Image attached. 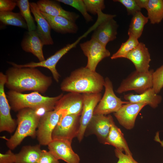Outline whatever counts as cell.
I'll return each mask as SVG.
<instances>
[{"instance_id":"cell-5","label":"cell","mask_w":163,"mask_h":163,"mask_svg":"<svg viewBox=\"0 0 163 163\" xmlns=\"http://www.w3.org/2000/svg\"><path fill=\"white\" fill-rule=\"evenodd\" d=\"M153 69L147 72H141L135 70L123 79L116 91L121 94L129 91H133L138 94H142L152 88V74Z\"/></svg>"},{"instance_id":"cell-27","label":"cell","mask_w":163,"mask_h":163,"mask_svg":"<svg viewBox=\"0 0 163 163\" xmlns=\"http://www.w3.org/2000/svg\"><path fill=\"white\" fill-rule=\"evenodd\" d=\"M146 9L151 24H158L163 20V0H149Z\"/></svg>"},{"instance_id":"cell-37","label":"cell","mask_w":163,"mask_h":163,"mask_svg":"<svg viewBox=\"0 0 163 163\" xmlns=\"http://www.w3.org/2000/svg\"><path fill=\"white\" fill-rule=\"evenodd\" d=\"M16 6V0H0V12L11 11Z\"/></svg>"},{"instance_id":"cell-16","label":"cell","mask_w":163,"mask_h":163,"mask_svg":"<svg viewBox=\"0 0 163 163\" xmlns=\"http://www.w3.org/2000/svg\"><path fill=\"white\" fill-rule=\"evenodd\" d=\"M147 105L143 103L129 102L123 105L114 115L120 124L126 129L130 130L135 126L139 113Z\"/></svg>"},{"instance_id":"cell-40","label":"cell","mask_w":163,"mask_h":163,"mask_svg":"<svg viewBox=\"0 0 163 163\" xmlns=\"http://www.w3.org/2000/svg\"><path fill=\"white\" fill-rule=\"evenodd\" d=\"M154 140L157 142L159 143L161 146L163 148V140H161L159 137V133L157 132L156 133L155 136V137Z\"/></svg>"},{"instance_id":"cell-10","label":"cell","mask_w":163,"mask_h":163,"mask_svg":"<svg viewBox=\"0 0 163 163\" xmlns=\"http://www.w3.org/2000/svg\"><path fill=\"white\" fill-rule=\"evenodd\" d=\"M80 46L84 55L87 57V63L85 67L92 71H96L98 63L110 55L106 46L93 38L80 43Z\"/></svg>"},{"instance_id":"cell-28","label":"cell","mask_w":163,"mask_h":163,"mask_svg":"<svg viewBox=\"0 0 163 163\" xmlns=\"http://www.w3.org/2000/svg\"><path fill=\"white\" fill-rule=\"evenodd\" d=\"M0 21L3 25L27 29L26 23L20 13L0 12Z\"/></svg>"},{"instance_id":"cell-33","label":"cell","mask_w":163,"mask_h":163,"mask_svg":"<svg viewBox=\"0 0 163 163\" xmlns=\"http://www.w3.org/2000/svg\"><path fill=\"white\" fill-rule=\"evenodd\" d=\"M88 12L94 14H97L105 8L103 0H83Z\"/></svg>"},{"instance_id":"cell-29","label":"cell","mask_w":163,"mask_h":163,"mask_svg":"<svg viewBox=\"0 0 163 163\" xmlns=\"http://www.w3.org/2000/svg\"><path fill=\"white\" fill-rule=\"evenodd\" d=\"M17 6L20 11V13L25 20L28 31L35 30L37 27L34 20L31 14L30 3L28 0H17Z\"/></svg>"},{"instance_id":"cell-15","label":"cell","mask_w":163,"mask_h":163,"mask_svg":"<svg viewBox=\"0 0 163 163\" xmlns=\"http://www.w3.org/2000/svg\"><path fill=\"white\" fill-rule=\"evenodd\" d=\"M71 143L63 139H53L48 145V148L58 160H62L67 163H79L80 157L73 151Z\"/></svg>"},{"instance_id":"cell-6","label":"cell","mask_w":163,"mask_h":163,"mask_svg":"<svg viewBox=\"0 0 163 163\" xmlns=\"http://www.w3.org/2000/svg\"><path fill=\"white\" fill-rule=\"evenodd\" d=\"M97 15L98 22L91 38L106 46L109 42L117 37L118 25L113 19L116 15L105 14L102 12Z\"/></svg>"},{"instance_id":"cell-14","label":"cell","mask_w":163,"mask_h":163,"mask_svg":"<svg viewBox=\"0 0 163 163\" xmlns=\"http://www.w3.org/2000/svg\"><path fill=\"white\" fill-rule=\"evenodd\" d=\"M83 104L82 94L69 92L63 95L57 103L54 110L63 117L69 114L80 116Z\"/></svg>"},{"instance_id":"cell-25","label":"cell","mask_w":163,"mask_h":163,"mask_svg":"<svg viewBox=\"0 0 163 163\" xmlns=\"http://www.w3.org/2000/svg\"><path fill=\"white\" fill-rule=\"evenodd\" d=\"M42 150L40 144L24 146L18 153L15 154V163H37Z\"/></svg>"},{"instance_id":"cell-17","label":"cell","mask_w":163,"mask_h":163,"mask_svg":"<svg viewBox=\"0 0 163 163\" xmlns=\"http://www.w3.org/2000/svg\"><path fill=\"white\" fill-rule=\"evenodd\" d=\"M126 58L132 62L137 72H146L150 70V54L148 48L143 43H139L135 48L129 53Z\"/></svg>"},{"instance_id":"cell-11","label":"cell","mask_w":163,"mask_h":163,"mask_svg":"<svg viewBox=\"0 0 163 163\" xmlns=\"http://www.w3.org/2000/svg\"><path fill=\"white\" fill-rule=\"evenodd\" d=\"M6 80L5 75L0 72V132L11 133L16 129L17 122L10 114L11 109L4 87Z\"/></svg>"},{"instance_id":"cell-38","label":"cell","mask_w":163,"mask_h":163,"mask_svg":"<svg viewBox=\"0 0 163 163\" xmlns=\"http://www.w3.org/2000/svg\"><path fill=\"white\" fill-rule=\"evenodd\" d=\"M15 154L11 150H8L5 153H0V163H15Z\"/></svg>"},{"instance_id":"cell-20","label":"cell","mask_w":163,"mask_h":163,"mask_svg":"<svg viewBox=\"0 0 163 163\" xmlns=\"http://www.w3.org/2000/svg\"><path fill=\"white\" fill-rule=\"evenodd\" d=\"M43 46L36 30L28 31L21 43L23 50L26 52L32 53L38 58L40 62L45 60L43 53Z\"/></svg>"},{"instance_id":"cell-23","label":"cell","mask_w":163,"mask_h":163,"mask_svg":"<svg viewBox=\"0 0 163 163\" xmlns=\"http://www.w3.org/2000/svg\"><path fill=\"white\" fill-rule=\"evenodd\" d=\"M104 144L111 145L127 155H132L123 133L115 124L113 118L111 120V127Z\"/></svg>"},{"instance_id":"cell-4","label":"cell","mask_w":163,"mask_h":163,"mask_svg":"<svg viewBox=\"0 0 163 163\" xmlns=\"http://www.w3.org/2000/svg\"><path fill=\"white\" fill-rule=\"evenodd\" d=\"M17 115V127L13 135L6 140L7 147L13 150L27 136L33 138L37 136V129L40 118L36 111L30 108H24L18 111Z\"/></svg>"},{"instance_id":"cell-7","label":"cell","mask_w":163,"mask_h":163,"mask_svg":"<svg viewBox=\"0 0 163 163\" xmlns=\"http://www.w3.org/2000/svg\"><path fill=\"white\" fill-rule=\"evenodd\" d=\"M104 94L96 106L94 115H109L117 112L124 104L129 102L123 101L115 94L112 82L107 77L105 79Z\"/></svg>"},{"instance_id":"cell-31","label":"cell","mask_w":163,"mask_h":163,"mask_svg":"<svg viewBox=\"0 0 163 163\" xmlns=\"http://www.w3.org/2000/svg\"><path fill=\"white\" fill-rule=\"evenodd\" d=\"M57 1L72 7L79 11L85 21L88 22L92 21V17L86 10L83 0H57Z\"/></svg>"},{"instance_id":"cell-2","label":"cell","mask_w":163,"mask_h":163,"mask_svg":"<svg viewBox=\"0 0 163 163\" xmlns=\"http://www.w3.org/2000/svg\"><path fill=\"white\" fill-rule=\"evenodd\" d=\"M105 79L96 71L82 67L72 71L62 81L60 89L63 91L81 94L101 93Z\"/></svg>"},{"instance_id":"cell-35","label":"cell","mask_w":163,"mask_h":163,"mask_svg":"<svg viewBox=\"0 0 163 163\" xmlns=\"http://www.w3.org/2000/svg\"><path fill=\"white\" fill-rule=\"evenodd\" d=\"M37 163H59V162L49 151L42 150L40 156Z\"/></svg>"},{"instance_id":"cell-22","label":"cell","mask_w":163,"mask_h":163,"mask_svg":"<svg viewBox=\"0 0 163 163\" xmlns=\"http://www.w3.org/2000/svg\"><path fill=\"white\" fill-rule=\"evenodd\" d=\"M49 23L51 29L56 32L62 34H75L77 33L78 28L75 22L60 16H52L40 11Z\"/></svg>"},{"instance_id":"cell-30","label":"cell","mask_w":163,"mask_h":163,"mask_svg":"<svg viewBox=\"0 0 163 163\" xmlns=\"http://www.w3.org/2000/svg\"><path fill=\"white\" fill-rule=\"evenodd\" d=\"M128 39L125 42L122 43L117 51L111 56L112 59L119 58H126L127 54L135 48L139 44L138 39L129 36Z\"/></svg>"},{"instance_id":"cell-21","label":"cell","mask_w":163,"mask_h":163,"mask_svg":"<svg viewBox=\"0 0 163 163\" xmlns=\"http://www.w3.org/2000/svg\"><path fill=\"white\" fill-rule=\"evenodd\" d=\"M57 2L50 0H40L37 4L42 12L52 16H62L75 22L79 15L75 13L64 9Z\"/></svg>"},{"instance_id":"cell-19","label":"cell","mask_w":163,"mask_h":163,"mask_svg":"<svg viewBox=\"0 0 163 163\" xmlns=\"http://www.w3.org/2000/svg\"><path fill=\"white\" fill-rule=\"evenodd\" d=\"M112 116L103 115H94L87 129L96 135L100 142L104 144L111 127Z\"/></svg>"},{"instance_id":"cell-9","label":"cell","mask_w":163,"mask_h":163,"mask_svg":"<svg viewBox=\"0 0 163 163\" xmlns=\"http://www.w3.org/2000/svg\"><path fill=\"white\" fill-rule=\"evenodd\" d=\"M80 116L69 114L60 118L54 128L52 135V140L60 139L72 142L77 137L80 126Z\"/></svg>"},{"instance_id":"cell-34","label":"cell","mask_w":163,"mask_h":163,"mask_svg":"<svg viewBox=\"0 0 163 163\" xmlns=\"http://www.w3.org/2000/svg\"><path fill=\"white\" fill-rule=\"evenodd\" d=\"M114 2H119L126 8L128 15L133 16L136 13L140 11L141 9L138 5L136 0H116Z\"/></svg>"},{"instance_id":"cell-13","label":"cell","mask_w":163,"mask_h":163,"mask_svg":"<svg viewBox=\"0 0 163 163\" xmlns=\"http://www.w3.org/2000/svg\"><path fill=\"white\" fill-rule=\"evenodd\" d=\"M60 117V114L55 110L46 112L41 116L36 133V136L39 144L48 145L52 141L53 132Z\"/></svg>"},{"instance_id":"cell-36","label":"cell","mask_w":163,"mask_h":163,"mask_svg":"<svg viewBox=\"0 0 163 163\" xmlns=\"http://www.w3.org/2000/svg\"><path fill=\"white\" fill-rule=\"evenodd\" d=\"M114 152L118 159L117 163H139L133 158L132 155L124 154L122 152L116 149Z\"/></svg>"},{"instance_id":"cell-39","label":"cell","mask_w":163,"mask_h":163,"mask_svg":"<svg viewBox=\"0 0 163 163\" xmlns=\"http://www.w3.org/2000/svg\"><path fill=\"white\" fill-rule=\"evenodd\" d=\"M138 5L141 9L145 8L146 9L149 2V0H136Z\"/></svg>"},{"instance_id":"cell-32","label":"cell","mask_w":163,"mask_h":163,"mask_svg":"<svg viewBox=\"0 0 163 163\" xmlns=\"http://www.w3.org/2000/svg\"><path fill=\"white\" fill-rule=\"evenodd\" d=\"M152 88L158 94L163 88V64L154 71L152 74Z\"/></svg>"},{"instance_id":"cell-8","label":"cell","mask_w":163,"mask_h":163,"mask_svg":"<svg viewBox=\"0 0 163 163\" xmlns=\"http://www.w3.org/2000/svg\"><path fill=\"white\" fill-rule=\"evenodd\" d=\"M87 35V34L85 33L79 37L75 41L64 47L43 61L39 62H32L24 64H18L11 62H8L12 66L17 68H35L37 67L46 68L50 71L54 79L56 82H58L61 76L56 68L57 63L64 55L70 50L75 47L81 40Z\"/></svg>"},{"instance_id":"cell-26","label":"cell","mask_w":163,"mask_h":163,"mask_svg":"<svg viewBox=\"0 0 163 163\" xmlns=\"http://www.w3.org/2000/svg\"><path fill=\"white\" fill-rule=\"evenodd\" d=\"M148 17L145 16L140 11L133 15L128 31V36L138 39L141 36L145 25L148 21Z\"/></svg>"},{"instance_id":"cell-3","label":"cell","mask_w":163,"mask_h":163,"mask_svg":"<svg viewBox=\"0 0 163 163\" xmlns=\"http://www.w3.org/2000/svg\"><path fill=\"white\" fill-rule=\"evenodd\" d=\"M6 94L11 109L14 111L30 108L41 116L54 110L57 103L63 95L61 93L55 97H49L43 96L37 91L24 94L11 90Z\"/></svg>"},{"instance_id":"cell-12","label":"cell","mask_w":163,"mask_h":163,"mask_svg":"<svg viewBox=\"0 0 163 163\" xmlns=\"http://www.w3.org/2000/svg\"><path fill=\"white\" fill-rule=\"evenodd\" d=\"M82 94L83 107L80 117L79 130L77 137L79 142L82 140L87 126L94 115L95 108L102 97L101 92Z\"/></svg>"},{"instance_id":"cell-24","label":"cell","mask_w":163,"mask_h":163,"mask_svg":"<svg viewBox=\"0 0 163 163\" xmlns=\"http://www.w3.org/2000/svg\"><path fill=\"white\" fill-rule=\"evenodd\" d=\"M124 98L130 103L145 104L153 108L157 107L162 100L161 96L156 94L152 88L139 94L129 93L125 94Z\"/></svg>"},{"instance_id":"cell-1","label":"cell","mask_w":163,"mask_h":163,"mask_svg":"<svg viewBox=\"0 0 163 163\" xmlns=\"http://www.w3.org/2000/svg\"><path fill=\"white\" fill-rule=\"evenodd\" d=\"M5 86L10 90L22 93L27 91L45 93L52 83V77L34 67L12 66L6 72Z\"/></svg>"},{"instance_id":"cell-18","label":"cell","mask_w":163,"mask_h":163,"mask_svg":"<svg viewBox=\"0 0 163 163\" xmlns=\"http://www.w3.org/2000/svg\"><path fill=\"white\" fill-rule=\"evenodd\" d=\"M31 11L33 13L37 24V33L43 45H52L54 42L51 35V27L47 20L44 18L37 3H30Z\"/></svg>"}]
</instances>
